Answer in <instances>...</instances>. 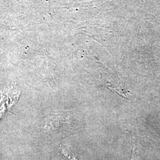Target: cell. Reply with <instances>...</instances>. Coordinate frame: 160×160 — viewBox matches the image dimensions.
Segmentation results:
<instances>
[{
	"instance_id": "2",
	"label": "cell",
	"mask_w": 160,
	"mask_h": 160,
	"mask_svg": "<svg viewBox=\"0 0 160 160\" xmlns=\"http://www.w3.org/2000/svg\"><path fill=\"white\" fill-rule=\"evenodd\" d=\"M62 154L63 155V156L66 158V159L68 160H78L77 159V157L71 152L68 151V150L65 149H62Z\"/></svg>"
},
{
	"instance_id": "1",
	"label": "cell",
	"mask_w": 160,
	"mask_h": 160,
	"mask_svg": "<svg viewBox=\"0 0 160 160\" xmlns=\"http://www.w3.org/2000/svg\"><path fill=\"white\" fill-rule=\"evenodd\" d=\"M53 118L48 120L45 128L48 131L55 133H66L72 131L73 126L71 123H69L67 119L63 117H52Z\"/></svg>"
}]
</instances>
